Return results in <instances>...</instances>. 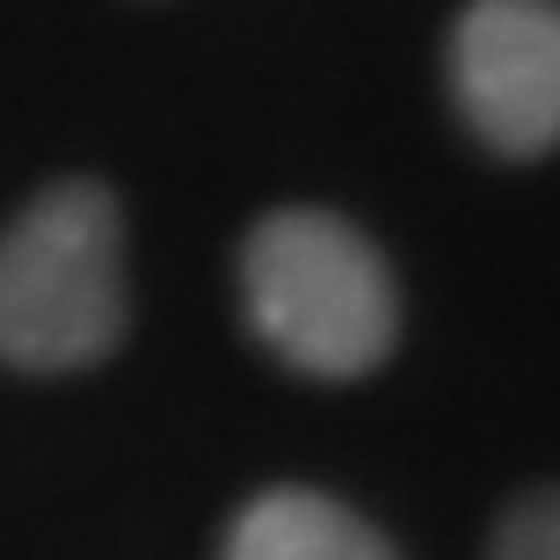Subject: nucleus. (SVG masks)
I'll list each match as a JSON object with an SVG mask.
<instances>
[{"label":"nucleus","instance_id":"obj_5","mask_svg":"<svg viewBox=\"0 0 560 560\" xmlns=\"http://www.w3.org/2000/svg\"><path fill=\"white\" fill-rule=\"evenodd\" d=\"M488 560H560V488H539V495L510 502Z\"/></svg>","mask_w":560,"mask_h":560},{"label":"nucleus","instance_id":"obj_1","mask_svg":"<svg viewBox=\"0 0 560 560\" xmlns=\"http://www.w3.org/2000/svg\"><path fill=\"white\" fill-rule=\"evenodd\" d=\"M248 320L284 364L313 378H364L400 335L386 255L335 211H270L241 248Z\"/></svg>","mask_w":560,"mask_h":560},{"label":"nucleus","instance_id":"obj_2","mask_svg":"<svg viewBox=\"0 0 560 560\" xmlns=\"http://www.w3.org/2000/svg\"><path fill=\"white\" fill-rule=\"evenodd\" d=\"M125 335V219L95 183H59L0 241V357L73 372Z\"/></svg>","mask_w":560,"mask_h":560},{"label":"nucleus","instance_id":"obj_4","mask_svg":"<svg viewBox=\"0 0 560 560\" xmlns=\"http://www.w3.org/2000/svg\"><path fill=\"white\" fill-rule=\"evenodd\" d=\"M226 560H400L350 502L313 488H270L241 510Z\"/></svg>","mask_w":560,"mask_h":560},{"label":"nucleus","instance_id":"obj_3","mask_svg":"<svg viewBox=\"0 0 560 560\" xmlns=\"http://www.w3.org/2000/svg\"><path fill=\"white\" fill-rule=\"evenodd\" d=\"M452 88L510 161L560 145V0H474L452 30Z\"/></svg>","mask_w":560,"mask_h":560}]
</instances>
